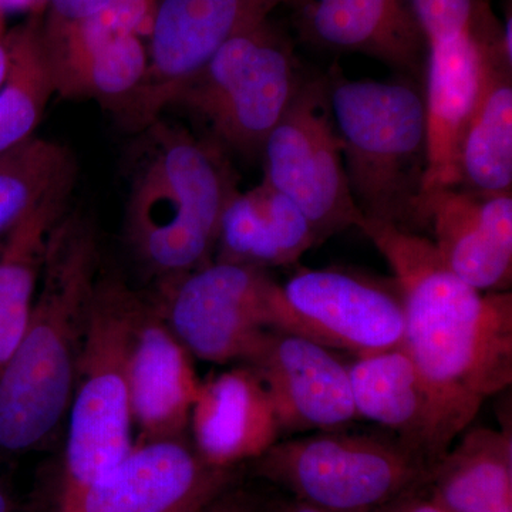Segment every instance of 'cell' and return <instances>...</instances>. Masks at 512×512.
Here are the masks:
<instances>
[{
    "label": "cell",
    "mask_w": 512,
    "mask_h": 512,
    "mask_svg": "<svg viewBox=\"0 0 512 512\" xmlns=\"http://www.w3.org/2000/svg\"><path fill=\"white\" fill-rule=\"evenodd\" d=\"M360 231L392 269L402 295V345L427 380L448 439L512 383V293L478 291L454 274L426 235L362 218Z\"/></svg>",
    "instance_id": "obj_1"
},
{
    "label": "cell",
    "mask_w": 512,
    "mask_h": 512,
    "mask_svg": "<svg viewBox=\"0 0 512 512\" xmlns=\"http://www.w3.org/2000/svg\"><path fill=\"white\" fill-rule=\"evenodd\" d=\"M97 278L93 225L67 212L50 235L28 326L0 372V453L39 447L69 409Z\"/></svg>",
    "instance_id": "obj_2"
},
{
    "label": "cell",
    "mask_w": 512,
    "mask_h": 512,
    "mask_svg": "<svg viewBox=\"0 0 512 512\" xmlns=\"http://www.w3.org/2000/svg\"><path fill=\"white\" fill-rule=\"evenodd\" d=\"M144 131L126 234L138 259L163 281L211 264L238 181L220 144L160 119Z\"/></svg>",
    "instance_id": "obj_3"
},
{
    "label": "cell",
    "mask_w": 512,
    "mask_h": 512,
    "mask_svg": "<svg viewBox=\"0 0 512 512\" xmlns=\"http://www.w3.org/2000/svg\"><path fill=\"white\" fill-rule=\"evenodd\" d=\"M326 80L356 207L365 218L421 234L423 96L410 83L348 80L336 69Z\"/></svg>",
    "instance_id": "obj_4"
},
{
    "label": "cell",
    "mask_w": 512,
    "mask_h": 512,
    "mask_svg": "<svg viewBox=\"0 0 512 512\" xmlns=\"http://www.w3.org/2000/svg\"><path fill=\"white\" fill-rule=\"evenodd\" d=\"M147 303L116 276H99L77 367L60 511L113 470L133 448L131 349Z\"/></svg>",
    "instance_id": "obj_5"
},
{
    "label": "cell",
    "mask_w": 512,
    "mask_h": 512,
    "mask_svg": "<svg viewBox=\"0 0 512 512\" xmlns=\"http://www.w3.org/2000/svg\"><path fill=\"white\" fill-rule=\"evenodd\" d=\"M348 429L278 440L251 474L323 512H380L427 487L434 466L413 448Z\"/></svg>",
    "instance_id": "obj_6"
},
{
    "label": "cell",
    "mask_w": 512,
    "mask_h": 512,
    "mask_svg": "<svg viewBox=\"0 0 512 512\" xmlns=\"http://www.w3.org/2000/svg\"><path fill=\"white\" fill-rule=\"evenodd\" d=\"M303 82L291 40L268 19L224 43L170 106L200 117L217 144L252 157L261 154Z\"/></svg>",
    "instance_id": "obj_7"
},
{
    "label": "cell",
    "mask_w": 512,
    "mask_h": 512,
    "mask_svg": "<svg viewBox=\"0 0 512 512\" xmlns=\"http://www.w3.org/2000/svg\"><path fill=\"white\" fill-rule=\"evenodd\" d=\"M160 306L175 338L205 362L245 363L278 330L282 288L254 266L215 261L161 281Z\"/></svg>",
    "instance_id": "obj_8"
},
{
    "label": "cell",
    "mask_w": 512,
    "mask_h": 512,
    "mask_svg": "<svg viewBox=\"0 0 512 512\" xmlns=\"http://www.w3.org/2000/svg\"><path fill=\"white\" fill-rule=\"evenodd\" d=\"M261 156L264 181L301 208L319 244L359 227L363 215L350 192L326 77L303 82Z\"/></svg>",
    "instance_id": "obj_9"
},
{
    "label": "cell",
    "mask_w": 512,
    "mask_h": 512,
    "mask_svg": "<svg viewBox=\"0 0 512 512\" xmlns=\"http://www.w3.org/2000/svg\"><path fill=\"white\" fill-rule=\"evenodd\" d=\"M306 0H160L150 26L146 77L116 111L127 130L144 131L178 90L232 37Z\"/></svg>",
    "instance_id": "obj_10"
},
{
    "label": "cell",
    "mask_w": 512,
    "mask_h": 512,
    "mask_svg": "<svg viewBox=\"0 0 512 512\" xmlns=\"http://www.w3.org/2000/svg\"><path fill=\"white\" fill-rule=\"evenodd\" d=\"M278 330L353 356L402 345L406 316L396 282L339 268L306 269L281 285Z\"/></svg>",
    "instance_id": "obj_11"
},
{
    "label": "cell",
    "mask_w": 512,
    "mask_h": 512,
    "mask_svg": "<svg viewBox=\"0 0 512 512\" xmlns=\"http://www.w3.org/2000/svg\"><path fill=\"white\" fill-rule=\"evenodd\" d=\"M426 171L423 192L456 188L461 143L483 94L494 60L512 66L503 47V28L487 0H478L473 22L463 32L427 42Z\"/></svg>",
    "instance_id": "obj_12"
},
{
    "label": "cell",
    "mask_w": 512,
    "mask_h": 512,
    "mask_svg": "<svg viewBox=\"0 0 512 512\" xmlns=\"http://www.w3.org/2000/svg\"><path fill=\"white\" fill-rule=\"evenodd\" d=\"M241 477V467L212 466L184 439L150 441L59 512H200Z\"/></svg>",
    "instance_id": "obj_13"
},
{
    "label": "cell",
    "mask_w": 512,
    "mask_h": 512,
    "mask_svg": "<svg viewBox=\"0 0 512 512\" xmlns=\"http://www.w3.org/2000/svg\"><path fill=\"white\" fill-rule=\"evenodd\" d=\"M245 366L271 397L285 434L348 429L357 414L348 363L335 350L295 333L274 330Z\"/></svg>",
    "instance_id": "obj_14"
},
{
    "label": "cell",
    "mask_w": 512,
    "mask_h": 512,
    "mask_svg": "<svg viewBox=\"0 0 512 512\" xmlns=\"http://www.w3.org/2000/svg\"><path fill=\"white\" fill-rule=\"evenodd\" d=\"M419 210L421 231L454 274L478 291H510L512 194L440 188L421 194Z\"/></svg>",
    "instance_id": "obj_15"
},
{
    "label": "cell",
    "mask_w": 512,
    "mask_h": 512,
    "mask_svg": "<svg viewBox=\"0 0 512 512\" xmlns=\"http://www.w3.org/2000/svg\"><path fill=\"white\" fill-rule=\"evenodd\" d=\"M357 419L372 421L434 466L453 446L433 390L403 345L348 362Z\"/></svg>",
    "instance_id": "obj_16"
},
{
    "label": "cell",
    "mask_w": 512,
    "mask_h": 512,
    "mask_svg": "<svg viewBox=\"0 0 512 512\" xmlns=\"http://www.w3.org/2000/svg\"><path fill=\"white\" fill-rule=\"evenodd\" d=\"M128 383L141 443L184 439L201 382L190 353L151 306L134 336Z\"/></svg>",
    "instance_id": "obj_17"
},
{
    "label": "cell",
    "mask_w": 512,
    "mask_h": 512,
    "mask_svg": "<svg viewBox=\"0 0 512 512\" xmlns=\"http://www.w3.org/2000/svg\"><path fill=\"white\" fill-rule=\"evenodd\" d=\"M190 424L195 450L217 467H242L281 440L271 397L248 366L201 383Z\"/></svg>",
    "instance_id": "obj_18"
},
{
    "label": "cell",
    "mask_w": 512,
    "mask_h": 512,
    "mask_svg": "<svg viewBox=\"0 0 512 512\" xmlns=\"http://www.w3.org/2000/svg\"><path fill=\"white\" fill-rule=\"evenodd\" d=\"M298 10L303 35L326 49L402 70H416L427 52L409 0H306Z\"/></svg>",
    "instance_id": "obj_19"
},
{
    "label": "cell",
    "mask_w": 512,
    "mask_h": 512,
    "mask_svg": "<svg viewBox=\"0 0 512 512\" xmlns=\"http://www.w3.org/2000/svg\"><path fill=\"white\" fill-rule=\"evenodd\" d=\"M319 245L301 208L262 183L232 198L222 217L217 261L268 269L298 262Z\"/></svg>",
    "instance_id": "obj_20"
},
{
    "label": "cell",
    "mask_w": 512,
    "mask_h": 512,
    "mask_svg": "<svg viewBox=\"0 0 512 512\" xmlns=\"http://www.w3.org/2000/svg\"><path fill=\"white\" fill-rule=\"evenodd\" d=\"M426 491L447 512H512L511 430L468 427L434 464Z\"/></svg>",
    "instance_id": "obj_21"
},
{
    "label": "cell",
    "mask_w": 512,
    "mask_h": 512,
    "mask_svg": "<svg viewBox=\"0 0 512 512\" xmlns=\"http://www.w3.org/2000/svg\"><path fill=\"white\" fill-rule=\"evenodd\" d=\"M74 181L57 187L0 237V372L28 326L50 235L67 214Z\"/></svg>",
    "instance_id": "obj_22"
},
{
    "label": "cell",
    "mask_w": 512,
    "mask_h": 512,
    "mask_svg": "<svg viewBox=\"0 0 512 512\" xmlns=\"http://www.w3.org/2000/svg\"><path fill=\"white\" fill-rule=\"evenodd\" d=\"M512 66L494 60L458 154L456 188L483 195L512 190Z\"/></svg>",
    "instance_id": "obj_23"
},
{
    "label": "cell",
    "mask_w": 512,
    "mask_h": 512,
    "mask_svg": "<svg viewBox=\"0 0 512 512\" xmlns=\"http://www.w3.org/2000/svg\"><path fill=\"white\" fill-rule=\"evenodd\" d=\"M9 69L0 87V153L35 137L50 97L55 74L40 16H29L8 30Z\"/></svg>",
    "instance_id": "obj_24"
},
{
    "label": "cell",
    "mask_w": 512,
    "mask_h": 512,
    "mask_svg": "<svg viewBox=\"0 0 512 512\" xmlns=\"http://www.w3.org/2000/svg\"><path fill=\"white\" fill-rule=\"evenodd\" d=\"M76 180L72 153L60 143L32 137L0 153V237L47 194Z\"/></svg>",
    "instance_id": "obj_25"
},
{
    "label": "cell",
    "mask_w": 512,
    "mask_h": 512,
    "mask_svg": "<svg viewBox=\"0 0 512 512\" xmlns=\"http://www.w3.org/2000/svg\"><path fill=\"white\" fill-rule=\"evenodd\" d=\"M160 0H113L93 15L70 25L46 28L43 35L55 74L56 89L104 46L150 29Z\"/></svg>",
    "instance_id": "obj_26"
},
{
    "label": "cell",
    "mask_w": 512,
    "mask_h": 512,
    "mask_svg": "<svg viewBox=\"0 0 512 512\" xmlns=\"http://www.w3.org/2000/svg\"><path fill=\"white\" fill-rule=\"evenodd\" d=\"M148 50L140 36L121 37L94 53L57 86L64 97H87L116 113L146 77Z\"/></svg>",
    "instance_id": "obj_27"
},
{
    "label": "cell",
    "mask_w": 512,
    "mask_h": 512,
    "mask_svg": "<svg viewBox=\"0 0 512 512\" xmlns=\"http://www.w3.org/2000/svg\"><path fill=\"white\" fill-rule=\"evenodd\" d=\"M426 42L463 32L473 22L478 0H409Z\"/></svg>",
    "instance_id": "obj_28"
},
{
    "label": "cell",
    "mask_w": 512,
    "mask_h": 512,
    "mask_svg": "<svg viewBox=\"0 0 512 512\" xmlns=\"http://www.w3.org/2000/svg\"><path fill=\"white\" fill-rule=\"evenodd\" d=\"M276 501L278 498L239 483L200 512H276Z\"/></svg>",
    "instance_id": "obj_29"
},
{
    "label": "cell",
    "mask_w": 512,
    "mask_h": 512,
    "mask_svg": "<svg viewBox=\"0 0 512 512\" xmlns=\"http://www.w3.org/2000/svg\"><path fill=\"white\" fill-rule=\"evenodd\" d=\"M113 0H49V18L43 23L46 28L70 25L93 15L97 10L103 9Z\"/></svg>",
    "instance_id": "obj_30"
},
{
    "label": "cell",
    "mask_w": 512,
    "mask_h": 512,
    "mask_svg": "<svg viewBox=\"0 0 512 512\" xmlns=\"http://www.w3.org/2000/svg\"><path fill=\"white\" fill-rule=\"evenodd\" d=\"M49 0H0V39L6 35V22L12 15L28 13L29 16H40L47 8Z\"/></svg>",
    "instance_id": "obj_31"
},
{
    "label": "cell",
    "mask_w": 512,
    "mask_h": 512,
    "mask_svg": "<svg viewBox=\"0 0 512 512\" xmlns=\"http://www.w3.org/2000/svg\"><path fill=\"white\" fill-rule=\"evenodd\" d=\"M380 512H447L427 494L426 488L406 495Z\"/></svg>",
    "instance_id": "obj_32"
},
{
    "label": "cell",
    "mask_w": 512,
    "mask_h": 512,
    "mask_svg": "<svg viewBox=\"0 0 512 512\" xmlns=\"http://www.w3.org/2000/svg\"><path fill=\"white\" fill-rule=\"evenodd\" d=\"M276 512H323L293 498H278L276 501Z\"/></svg>",
    "instance_id": "obj_33"
},
{
    "label": "cell",
    "mask_w": 512,
    "mask_h": 512,
    "mask_svg": "<svg viewBox=\"0 0 512 512\" xmlns=\"http://www.w3.org/2000/svg\"><path fill=\"white\" fill-rule=\"evenodd\" d=\"M8 33V32H6ZM9 69V49L8 42H6V35L0 39V87L5 82L6 74Z\"/></svg>",
    "instance_id": "obj_34"
},
{
    "label": "cell",
    "mask_w": 512,
    "mask_h": 512,
    "mask_svg": "<svg viewBox=\"0 0 512 512\" xmlns=\"http://www.w3.org/2000/svg\"><path fill=\"white\" fill-rule=\"evenodd\" d=\"M0 512H15V505L2 487H0Z\"/></svg>",
    "instance_id": "obj_35"
}]
</instances>
